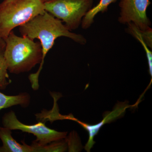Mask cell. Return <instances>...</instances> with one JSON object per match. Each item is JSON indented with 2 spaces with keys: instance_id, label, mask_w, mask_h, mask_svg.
Listing matches in <instances>:
<instances>
[{
  "instance_id": "cell-1",
  "label": "cell",
  "mask_w": 152,
  "mask_h": 152,
  "mask_svg": "<svg viewBox=\"0 0 152 152\" xmlns=\"http://www.w3.org/2000/svg\"><path fill=\"white\" fill-rule=\"evenodd\" d=\"M19 27L22 36L33 40L39 39L40 41L42 51V61L37 72L29 76L32 88L35 91L39 88V77L42 69L45 58L57 38L66 37L81 45H86L87 43V39L83 36L72 32L63 24L61 20L55 18L46 11Z\"/></svg>"
},
{
  "instance_id": "cell-2",
  "label": "cell",
  "mask_w": 152,
  "mask_h": 152,
  "mask_svg": "<svg viewBox=\"0 0 152 152\" xmlns=\"http://www.w3.org/2000/svg\"><path fill=\"white\" fill-rule=\"evenodd\" d=\"M4 56L8 71L19 74L31 71L42 59L40 42L25 36L19 37L13 31L4 40Z\"/></svg>"
},
{
  "instance_id": "cell-3",
  "label": "cell",
  "mask_w": 152,
  "mask_h": 152,
  "mask_svg": "<svg viewBox=\"0 0 152 152\" xmlns=\"http://www.w3.org/2000/svg\"><path fill=\"white\" fill-rule=\"evenodd\" d=\"M45 12L42 0H4L0 4V38Z\"/></svg>"
},
{
  "instance_id": "cell-4",
  "label": "cell",
  "mask_w": 152,
  "mask_h": 152,
  "mask_svg": "<svg viewBox=\"0 0 152 152\" xmlns=\"http://www.w3.org/2000/svg\"><path fill=\"white\" fill-rule=\"evenodd\" d=\"M94 0H48L44 2L45 10L61 20L69 30H75L93 7Z\"/></svg>"
},
{
  "instance_id": "cell-5",
  "label": "cell",
  "mask_w": 152,
  "mask_h": 152,
  "mask_svg": "<svg viewBox=\"0 0 152 152\" xmlns=\"http://www.w3.org/2000/svg\"><path fill=\"white\" fill-rule=\"evenodd\" d=\"M3 126L11 130H20L24 132L32 134L37 137L34 142L39 145H44L51 142L65 139L67 132H59L50 129L42 122L34 125H26L17 118L16 114L13 111L7 113L2 118Z\"/></svg>"
},
{
  "instance_id": "cell-6",
  "label": "cell",
  "mask_w": 152,
  "mask_h": 152,
  "mask_svg": "<svg viewBox=\"0 0 152 152\" xmlns=\"http://www.w3.org/2000/svg\"><path fill=\"white\" fill-rule=\"evenodd\" d=\"M151 4L150 0H121L119 4V22L123 24L133 23L140 29H148L151 23L147 11Z\"/></svg>"
},
{
  "instance_id": "cell-7",
  "label": "cell",
  "mask_w": 152,
  "mask_h": 152,
  "mask_svg": "<svg viewBox=\"0 0 152 152\" xmlns=\"http://www.w3.org/2000/svg\"><path fill=\"white\" fill-rule=\"evenodd\" d=\"M12 130L8 128L0 127V139L3 145L0 147V152H34L31 145L24 142L19 143L13 138Z\"/></svg>"
},
{
  "instance_id": "cell-8",
  "label": "cell",
  "mask_w": 152,
  "mask_h": 152,
  "mask_svg": "<svg viewBox=\"0 0 152 152\" xmlns=\"http://www.w3.org/2000/svg\"><path fill=\"white\" fill-rule=\"evenodd\" d=\"M31 96L27 93H22L16 96H7L0 92V110L14 106L27 107L29 105Z\"/></svg>"
},
{
  "instance_id": "cell-9",
  "label": "cell",
  "mask_w": 152,
  "mask_h": 152,
  "mask_svg": "<svg viewBox=\"0 0 152 152\" xmlns=\"http://www.w3.org/2000/svg\"><path fill=\"white\" fill-rule=\"evenodd\" d=\"M117 0H100L98 4L92 8L83 18L81 23L82 28L87 29L91 26L94 22L95 17L99 13H104L107 11L111 4L115 2Z\"/></svg>"
},
{
  "instance_id": "cell-10",
  "label": "cell",
  "mask_w": 152,
  "mask_h": 152,
  "mask_svg": "<svg viewBox=\"0 0 152 152\" xmlns=\"http://www.w3.org/2000/svg\"><path fill=\"white\" fill-rule=\"evenodd\" d=\"M6 43L4 40L0 38V89H6L12 83L8 73V68L5 58Z\"/></svg>"
},
{
  "instance_id": "cell-11",
  "label": "cell",
  "mask_w": 152,
  "mask_h": 152,
  "mask_svg": "<svg viewBox=\"0 0 152 152\" xmlns=\"http://www.w3.org/2000/svg\"><path fill=\"white\" fill-rule=\"evenodd\" d=\"M31 145L34 148V152H65L68 148L67 143L64 139L42 146L33 142Z\"/></svg>"
},
{
  "instance_id": "cell-12",
  "label": "cell",
  "mask_w": 152,
  "mask_h": 152,
  "mask_svg": "<svg viewBox=\"0 0 152 152\" xmlns=\"http://www.w3.org/2000/svg\"><path fill=\"white\" fill-rule=\"evenodd\" d=\"M128 27L127 29V31L129 34L132 35L135 38L140 42L142 44L144 50L146 54L147 58L148 59V63L149 66V72L150 75L152 77V53L151 51L149 48L146 44L144 42L140 35L137 30V27L135 26L133 23H129L128 24Z\"/></svg>"
},
{
  "instance_id": "cell-13",
  "label": "cell",
  "mask_w": 152,
  "mask_h": 152,
  "mask_svg": "<svg viewBox=\"0 0 152 152\" xmlns=\"http://www.w3.org/2000/svg\"><path fill=\"white\" fill-rule=\"evenodd\" d=\"M77 121L88 132L89 134V139L88 143L86 145V150H87L88 151H89V150L93 146L94 143H95V142L94 141V137L97 134L101 127L104 124V120L102 122L94 125L86 124L85 123L81 122L79 121Z\"/></svg>"
},
{
  "instance_id": "cell-14",
  "label": "cell",
  "mask_w": 152,
  "mask_h": 152,
  "mask_svg": "<svg viewBox=\"0 0 152 152\" xmlns=\"http://www.w3.org/2000/svg\"><path fill=\"white\" fill-rule=\"evenodd\" d=\"M66 141L69 147V152L80 151L83 148L80 138L75 132L70 133Z\"/></svg>"
},
{
  "instance_id": "cell-15",
  "label": "cell",
  "mask_w": 152,
  "mask_h": 152,
  "mask_svg": "<svg viewBox=\"0 0 152 152\" xmlns=\"http://www.w3.org/2000/svg\"><path fill=\"white\" fill-rule=\"evenodd\" d=\"M138 31L143 40L150 48H152V29L151 28L145 30H141L137 28Z\"/></svg>"
},
{
  "instance_id": "cell-16",
  "label": "cell",
  "mask_w": 152,
  "mask_h": 152,
  "mask_svg": "<svg viewBox=\"0 0 152 152\" xmlns=\"http://www.w3.org/2000/svg\"><path fill=\"white\" fill-rule=\"evenodd\" d=\"M42 1H43L44 2L46 1H48V0H42Z\"/></svg>"
}]
</instances>
